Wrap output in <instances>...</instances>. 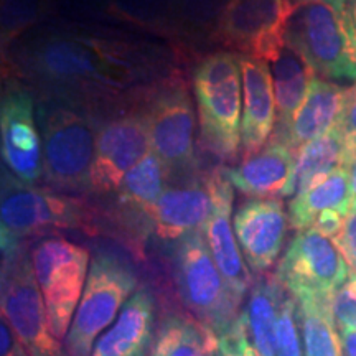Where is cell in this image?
<instances>
[{"label":"cell","instance_id":"18","mask_svg":"<svg viewBox=\"0 0 356 356\" xmlns=\"http://www.w3.org/2000/svg\"><path fill=\"white\" fill-rule=\"evenodd\" d=\"M213 210V197L204 184H186L165 188L150 211L154 233L162 241H178L202 231Z\"/></svg>","mask_w":356,"mask_h":356},{"label":"cell","instance_id":"34","mask_svg":"<svg viewBox=\"0 0 356 356\" xmlns=\"http://www.w3.org/2000/svg\"><path fill=\"white\" fill-rule=\"evenodd\" d=\"M340 341L343 356H356V328H340Z\"/></svg>","mask_w":356,"mask_h":356},{"label":"cell","instance_id":"36","mask_svg":"<svg viewBox=\"0 0 356 356\" xmlns=\"http://www.w3.org/2000/svg\"><path fill=\"white\" fill-rule=\"evenodd\" d=\"M350 180H351V191H353V198L356 200V162L348 167Z\"/></svg>","mask_w":356,"mask_h":356},{"label":"cell","instance_id":"37","mask_svg":"<svg viewBox=\"0 0 356 356\" xmlns=\"http://www.w3.org/2000/svg\"><path fill=\"white\" fill-rule=\"evenodd\" d=\"M289 2H291V6L296 8L297 6H302V3H307V2H310V0H289Z\"/></svg>","mask_w":356,"mask_h":356},{"label":"cell","instance_id":"1","mask_svg":"<svg viewBox=\"0 0 356 356\" xmlns=\"http://www.w3.org/2000/svg\"><path fill=\"white\" fill-rule=\"evenodd\" d=\"M168 269L172 299L162 307L181 310L216 337L233 327L244 304L222 277L203 231L172 243Z\"/></svg>","mask_w":356,"mask_h":356},{"label":"cell","instance_id":"31","mask_svg":"<svg viewBox=\"0 0 356 356\" xmlns=\"http://www.w3.org/2000/svg\"><path fill=\"white\" fill-rule=\"evenodd\" d=\"M332 310L338 328H356V277L353 275L333 296Z\"/></svg>","mask_w":356,"mask_h":356},{"label":"cell","instance_id":"23","mask_svg":"<svg viewBox=\"0 0 356 356\" xmlns=\"http://www.w3.org/2000/svg\"><path fill=\"white\" fill-rule=\"evenodd\" d=\"M273 84L275 97V131L274 139H282L291 126L293 115L304 102L315 71L305 58L292 47L282 48L273 61Z\"/></svg>","mask_w":356,"mask_h":356},{"label":"cell","instance_id":"33","mask_svg":"<svg viewBox=\"0 0 356 356\" xmlns=\"http://www.w3.org/2000/svg\"><path fill=\"white\" fill-rule=\"evenodd\" d=\"M20 348V341L6 320L0 322V356H15Z\"/></svg>","mask_w":356,"mask_h":356},{"label":"cell","instance_id":"22","mask_svg":"<svg viewBox=\"0 0 356 356\" xmlns=\"http://www.w3.org/2000/svg\"><path fill=\"white\" fill-rule=\"evenodd\" d=\"M353 200L350 170L338 167L291 200L289 225L299 233L314 228L317 218L325 211H340L346 216Z\"/></svg>","mask_w":356,"mask_h":356},{"label":"cell","instance_id":"12","mask_svg":"<svg viewBox=\"0 0 356 356\" xmlns=\"http://www.w3.org/2000/svg\"><path fill=\"white\" fill-rule=\"evenodd\" d=\"M150 136L145 115H122L101 129L96 137L89 188L97 193L118 190L140 160L150 154Z\"/></svg>","mask_w":356,"mask_h":356},{"label":"cell","instance_id":"7","mask_svg":"<svg viewBox=\"0 0 356 356\" xmlns=\"http://www.w3.org/2000/svg\"><path fill=\"white\" fill-rule=\"evenodd\" d=\"M2 318L30 356H68L53 335L47 305L35 279L29 246L2 254Z\"/></svg>","mask_w":356,"mask_h":356},{"label":"cell","instance_id":"16","mask_svg":"<svg viewBox=\"0 0 356 356\" xmlns=\"http://www.w3.org/2000/svg\"><path fill=\"white\" fill-rule=\"evenodd\" d=\"M160 305L149 287H140L122 307L115 322L97 338L89 356H149Z\"/></svg>","mask_w":356,"mask_h":356},{"label":"cell","instance_id":"15","mask_svg":"<svg viewBox=\"0 0 356 356\" xmlns=\"http://www.w3.org/2000/svg\"><path fill=\"white\" fill-rule=\"evenodd\" d=\"M2 159L24 184L33 185L43 173L42 142L33 121V102L22 89H8L0 108Z\"/></svg>","mask_w":356,"mask_h":356},{"label":"cell","instance_id":"10","mask_svg":"<svg viewBox=\"0 0 356 356\" xmlns=\"http://www.w3.org/2000/svg\"><path fill=\"white\" fill-rule=\"evenodd\" d=\"M43 170L58 188L78 190L89 186L96 154L92 127L81 115L55 109L42 118Z\"/></svg>","mask_w":356,"mask_h":356},{"label":"cell","instance_id":"19","mask_svg":"<svg viewBox=\"0 0 356 356\" xmlns=\"http://www.w3.org/2000/svg\"><path fill=\"white\" fill-rule=\"evenodd\" d=\"M293 150L286 142L274 139L259 152L243 159L238 167H225L233 188L252 198L282 197L293 170Z\"/></svg>","mask_w":356,"mask_h":356},{"label":"cell","instance_id":"30","mask_svg":"<svg viewBox=\"0 0 356 356\" xmlns=\"http://www.w3.org/2000/svg\"><path fill=\"white\" fill-rule=\"evenodd\" d=\"M345 142L343 167L348 168L356 162V83L346 91V101L340 122H338Z\"/></svg>","mask_w":356,"mask_h":356},{"label":"cell","instance_id":"13","mask_svg":"<svg viewBox=\"0 0 356 356\" xmlns=\"http://www.w3.org/2000/svg\"><path fill=\"white\" fill-rule=\"evenodd\" d=\"M207 184L213 197V210L202 231L222 277L234 296L244 304V297H248L254 279L244 261L234 228L231 225L233 185L226 177L225 168H216L207 178Z\"/></svg>","mask_w":356,"mask_h":356},{"label":"cell","instance_id":"26","mask_svg":"<svg viewBox=\"0 0 356 356\" xmlns=\"http://www.w3.org/2000/svg\"><path fill=\"white\" fill-rule=\"evenodd\" d=\"M296 302L305 356H343L332 300L302 297Z\"/></svg>","mask_w":356,"mask_h":356},{"label":"cell","instance_id":"3","mask_svg":"<svg viewBox=\"0 0 356 356\" xmlns=\"http://www.w3.org/2000/svg\"><path fill=\"white\" fill-rule=\"evenodd\" d=\"M286 43L305 58L315 74L356 79V38L348 0H310L297 6L286 29Z\"/></svg>","mask_w":356,"mask_h":356},{"label":"cell","instance_id":"25","mask_svg":"<svg viewBox=\"0 0 356 356\" xmlns=\"http://www.w3.org/2000/svg\"><path fill=\"white\" fill-rule=\"evenodd\" d=\"M213 333L181 310L160 305L157 333L149 356H207Z\"/></svg>","mask_w":356,"mask_h":356},{"label":"cell","instance_id":"32","mask_svg":"<svg viewBox=\"0 0 356 356\" xmlns=\"http://www.w3.org/2000/svg\"><path fill=\"white\" fill-rule=\"evenodd\" d=\"M333 241H335L350 267V275L356 277V200L351 203L348 215L345 218L343 228Z\"/></svg>","mask_w":356,"mask_h":356},{"label":"cell","instance_id":"17","mask_svg":"<svg viewBox=\"0 0 356 356\" xmlns=\"http://www.w3.org/2000/svg\"><path fill=\"white\" fill-rule=\"evenodd\" d=\"M243 79L241 152L251 157L259 152L275 131V97L273 71L267 61L238 55Z\"/></svg>","mask_w":356,"mask_h":356},{"label":"cell","instance_id":"6","mask_svg":"<svg viewBox=\"0 0 356 356\" xmlns=\"http://www.w3.org/2000/svg\"><path fill=\"white\" fill-rule=\"evenodd\" d=\"M30 257L53 335L65 341L88 280V249L51 234L32 244Z\"/></svg>","mask_w":356,"mask_h":356},{"label":"cell","instance_id":"9","mask_svg":"<svg viewBox=\"0 0 356 356\" xmlns=\"http://www.w3.org/2000/svg\"><path fill=\"white\" fill-rule=\"evenodd\" d=\"M289 0H229L218 25L222 44L243 56L273 61L286 47Z\"/></svg>","mask_w":356,"mask_h":356},{"label":"cell","instance_id":"20","mask_svg":"<svg viewBox=\"0 0 356 356\" xmlns=\"http://www.w3.org/2000/svg\"><path fill=\"white\" fill-rule=\"evenodd\" d=\"M346 91L348 89L340 84L315 76L287 132L277 140L286 142L293 152H297L302 145L335 129L343 113Z\"/></svg>","mask_w":356,"mask_h":356},{"label":"cell","instance_id":"2","mask_svg":"<svg viewBox=\"0 0 356 356\" xmlns=\"http://www.w3.org/2000/svg\"><path fill=\"white\" fill-rule=\"evenodd\" d=\"M2 254L32 246L33 239L61 229L96 231V220L86 204L65 195L50 193L8 177L2 181L0 208Z\"/></svg>","mask_w":356,"mask_h":356},{"label":"cell","instance_id":"35","mask_svg":"<svg viewBox=\"0 0 356 356\" xmlns=\"http://www.w3.org/2000/svg\"><path fill=\"white\" fill-rule=\"evenodd\" d=\"M348 17L356 38V0H348Z\"/></svg>","mask_w":356,"mask_h":356},{"label":"cell","instance_id":"5","mask_svg":"<svg viewBox=\"0 0 356 356\" xmlns=\"http://www.w3.org/2000/svg\"><path fill=\"white\" fill-rule=\"evenodd\" d=\"M137 274L129 262L113 252H97L63 345L68 356H89L96 340L121 314L137 291Z\"/></svg>","mask_w":356,"mask_h":356},{"label":"cell","instance_id":"11","mask_svg":"<svg viewBox=\"0 0 356 356\" xmlns=\"http://www.w3.org/2000/svg\"><path fill=\"white\" fill-rule=\"evenodd\" d=\"M144 115L152 152L168 170L193 168L195 114L184 84L160 89Z\"/></svg>","mask_w":356,"mask_h":356},{"label":"cell","instance_id":"24","mask_svg":"<svg viewBox=\"0 0 356 356\" xmlns=\"http://www.w3.org/2000/svg\"><path fill=\"white\" fill-rule=\"evenodd\" d=\"M345 142L338 126L309 144L302 145L296 154L291 180L287 181L282 197H296L312 184L343 167Z\"/></svg>","mask_w":356,"mask_h":356},{"label":"cell","instance_id":"8","mask_svg":"<svg viewBox=\"0 0 356 356\" xmlns=\"http://www.w3.org/2000/svg\"><path fill=\"white\" fill-rule=\"evenodd\" d=\"M274 274L293 299L332 300L350 279V267L332 238L310 228L293 236Z\"/></svg>","mask_w":356,"mask_h":356},{"label":"cell","instance_id":"29","mask_svg":"<svg viewBox=\"0 0 356 356\" xmlns=\"http://www.w3.org/2000/svg\"><path fill=\"white\" fill-rule=\"evenodd\" d=\"M207 356H257L248 337L241 314L229 330L211 337Z\"/></svg>","mask_w":356,"mask_h":356},{"label":"cell","instance_id":"27","mask_svg":"<svg viewBox=\"0 0 356 356\" xmlns=\"http://www.w3.org/2000/svg\"><path fill=\"white\" fill-rule=\"evenodd\" d=\"M43 65L51 74L61 78L86 76L88 73L95 70L92 58L84 48L65 42L47 48L43 55Z\"/></svg>","mask_w":356,"mask_h":356},{"label":"cell","instance_id":"28","mask_svg":"<svg viewBox=\"0 0 356 356\" xmlns=\"http://www.w3.org/2000/svg\"><path fill=\"white\" fill-rule=\"evenodd\" d=\"M275 346H277V356H305L300 338L299 317H297V302L291 293L280 307L277 330H275Z\"/></svg>","mask_w":356,"mask_h":356},{"label":"cell","instance_id":"4","mask_svg":"<svg viewBox=\"0 0 356 356\" xmlns=\"http://www.w3.org/2000/svg\"><path fill=\"white\" fill-rule=\"evenodd\" d=\"M243 79L236 53L207 56L193 74L203 144L225 160H234L241 147Z\"/></svg>","mask_w":356,"mask_h":356},{"label":"cell","instance_id":"38","mask_svg":"<svg viewBox=\"0 0 356 356\" xmlns=\"http://www.w3.org/2000/svg\"><path fill=\"white\" fill-rule=\"evenodd\" d=\"M15 356H30L29 353H26V351H25V348H24V346H22L20 345V348H19V351H17V355Z\"/></svg>","mask_w":356,"mask_h":356},{"label":"cell","instance_id":"21","mask_svg":"<svg viewBox=\"0 0 356 356\" xmlns=\"http://www.w3.org/2000/svg\"><path fill=\"white\" fill-rule=\"evenodd\" d=\"M287 296V289L275 274L259 275L248 293L241 318L257 356H277L275 330L280 307Z\"/></svg>","mask_w":356,"mask_h":356},{"label":"cell","instance_id":"14","mask_svg":"<svg viewBox=\"0 0 356 356\" xmlns=\"http://www.w3.org/2000/svg\"><path fill=\"white\" fill-rule=\"evenodd\" d=\"M289 215L277 198H251L239 204L233 228L243 257L252 274L262 275L282 252Z\"/></svg>","mask_w":356,"mask_h":356}]
</instances>
